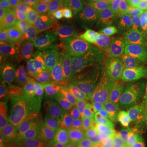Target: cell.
I'll use <instances>...</instances> for the list:
<instances>
[{
	"instance_id": "6da1fadb",
	"label": "cell",
	"mask_w": 147,
	"mask_h": 147,
	"mask_svg": "<svg viewBox=\"0 0 147 147\" xmlns=\"http://www.w3.org/2000/svg\"><path fill=\"white\" fill-rule=\"evenodd\" d=\"M115 109V92L106 90L78 97L69 106L67 112H82L88 122L92 139L101 143L113 126Z\"/></svg>"
},
{
	"instance_id": "7a4b0ae2",
	"label": "cell",
	"mask_w": 147,
	"mask_h": 147,
	"mask_svg": "<svg viewBox=\"0 0 147 147\" xmlns=\"http://www.w3.org/2000/svg\"><path fill=\"white\" fill-rule=\"evenodd\" d=\"M115 71L107 61H92L84 65L65 82L68 92L78 97L110 90Z\"/></svg>"
},
{
	"instance_id": "3957f363",
	"label": "cell",
	"mask_w": 147,
	"mask_h": 147,
	"mask_svg": "<svg viewBox=\"0 0 147 147\" xmlns=\"http://www.w3.org/2000/svg\"><path fill=\"white\" fill-rule=\"evenodd\" d=\"M115 92L116 110L120 116L127 147H142L143 111L128 94L124 85Z\"/></svg>"
},
{
	"instance_id": "277c9868",
	"label": "cell",
	"mask_w": 147,
	"mask_h": 147,
	"mask_svg": "<svg viewBox=\"0 0 147 147\" xmlns=\"http://www.w3.org/2000/svg\"><path fill=\"white\" fill-rule=\"evenodd\" d=\"M108 53L107 62L121 79L147 73V49L140 42L112 47Z\"/></svg>"
},
{
	"instance_id": "5b68a950",
	"label": "cell",
	"mask_w": 147,
	"mask_h": 147,
	"mask_svg": "<svg viewBox=\"0 0 147 147\" xmlns=\"http://www.w3.org/2000/svg\"><path fill=\"white\" fill-rule=\"evenodd\" d=\"M53 134L56 147H80L92 139L88 122L78 110L67 112L55 122Z\"/></svg>"
},
{
	"instance_id": "8992f818",
	"label": "cell",
	"mask_w": 147,
	"mask_h": 147,
	"mask_svg": "<svg viewBox=\"0 0 147 147\" xmlns=\"http://www.w3.org/2000/svg\"><path fill=\"white\" fill-rule=\"evenodd\" d=\"M108 38H110L95 29L77 30L69 45L68 51L79 67L103 57L105 53L108 54Z\"/></svg>"
},
{
	"instance_id": "52a82bcc",
	"label": "cell",
	"mask_w": 147,
	"mask_h": 147,
	"mask_svg": "<svg viewBox=\"0 0 147 147\" xmlns=\"http://www.w3.org/2000/svg\"><path fill=\"white\" fill-rule=\"evenodd\" d=\"M32 90L17 85L2 88L0 92L1 119L10 114H23L31 110L36 104V96Z\"/></svg>"
},
{
	"instance_id": "ba28073f",
	"label": "cell",
	"mask_w": 147,
	"mask_h": 147,
	"mask_svg": "<svg viewBox=\"0 0 147 147\" xmlns=\"http://www.w3.org/2000/svg\"><path fill=\"white\" fill-rule=\"evenodd\" d=\"M34 39L29 19L18 18L9 36L1 43V61L16 57L27 53L33 44Z\"/></svg>"
},
{
	"instance_id": "9c48e42d",
	"label": "cell",
	"mask_w": 147,
	"mask_h": 147,
	"mask_svg": "<svg viewBox=\"0 0 147 147\" xmlns=\"http://www.w3.org/2000/svg\"><path fill=\"white\" fill-rule=\"evenodd\" d=\"M16 85L30 89L38 90L45 82L46 69L31 53L16 57Z\"/></svg>"
},
{
	"instance_id": "30bf717a",
	"label": "cell",
	"mask_w": 147,
	"mask_h": 147,
	"mask_svg": "<svg viewBox=\"0 0 147 147\" xmlns=\"http://www.w3.org/2000/svg\"><path fill=\"white\" fill-rule=\"evenodd\" d=\"M68 90L65 84L52 82L42 90L40 104L42 117L57 121L67 113L66 99Z\"/></svg>"
},
{
	"instance_id": "8fae6325",
	"label": "cell",
	"mask_w": 147,
	"mask_h": 147,
	"mask_svg": "<svg viewBox=\"0 0 147 147\" xmlns=\"http://www.w3.org/2000/svg\"><path fill=\"white\" fill-rule=\"evenodd\" d=\"M78 68V65L68 50L58 47L53 65L46 70L45 82L52 81L65 84Z\"/></svg>"
},
{
	"instance_id": "7c38bea8",
	"label": "cell",
	"mask_w": 147,
	"mask_h": 147,
	"mask_svg": "<svg viewBox=\"0 0 147 147\" xmlns=\"http://www.w3.org/2000/svg\"><path fill=\"white\" fill-rule=\"evenodd\" d=\"M130 0H107L97 8V16L94 29L103 33L105 27L119 18L127 16Z\"/></svg>"
},
{
	"instance_id": "4fadbf2b",
	"label": "cell",
	"mask_w": 147,
	"mask_h": 147,
	"mask_svg": "<svg viewBox=\"0 0 147 147\" xmlns=\"http://www.w3.org/2000/svg\"><path fill=\"white\" fill-rule=\"evenodd\" d=\"M124 87L143 113H147V73L138 74L123 80Z\"/></svg>"
},
{
	"instance_id": "5bb4252c",
	"label": "cell",
	"mask_w": 147,
	"mask_h": 147,
	"mask_svg": "<svg viewBox=\"0 0 147 147\" xmlns=\"http://www.w3.org/2000/svg\"><path fill=\"white\" fill-rule=\"evenodd\" d=\"M32 141L26 129L20 124H12L2 135L1 147H31Z\"/></svg>"
},
{
	"instance_id": "9a60e30c",
	"label": "cell",
	"mask_w": 147,
	"mask_h": 147,
	"mask_svg": "<svg viewBox=\"0 0 147 147\" xmlns=\"http://www.w3.org/2000/svg\"><path fill=\"white\" fill-rule=\"evenodd\" d=\"M97 8L86 6L75 7L66 17L71 21L77 30L91 29L95 26L96 21Z\"/></svg>"
},
{
	"instance_id": "2e32d148",
	"label": "cell",
	"mask_w": 147,
	"mask_h": 147,
	"mask_svg": "<svg viewBox=\"0 0 147 147\" xmlns=\"http://www.w3.org/2000/svg\"><path fill=\"white\" fill-rule=\"evenodd\" d=\"M58 46L51 40H37L33 42L28 52L31 53L47 70L53 65Z\"/></svg>"
},
{
	"instance_id": "e0dca14e",
	"label": "cell",
	"mask_w": 147,
	"mask_h": 147,
	"mask_svg": "<svg viewBox=\"0 0 147 147\" xmlns=\"http://www.w3.org/2000/svg\"><path fill=\"white\" fill-rule=\"evenodd\" d=\"M54 38L53 42L58 47L68 50L69 45L73 38L77 30L71 21L64 16L57 23L53 26Z\"/></svg>"
},
{
	"instance_id": "ac0fdd59",
	"label": "cell",
	"mask_w": 147,
	"mask_h": 147,
	"mask_svg": "<svg viewBox=\"0 0 147 147\" xmlns=\"http://www.w3.org/2000/svg\"><path fill=\"white\" fill-rule=\"evenodd\" d=\"M101 147H127L120 116L115 109V117L110 131L100 143Z\"/></svg>"
},
{
	"instance_id": "d6986e66",
	"label": "cell",
	"mask_w": 147,
	"mask_h": 147,
	"mask_svg": "<svg viewBox=\"0 0 147 147\" xmlns=\"http://www.w3.org/2000/svg\"><path fill=\"white\" fill-rule=\"evenodd\" d=\"M16 60L11 57L1 61L0 65V84L1 88L16 85Z\"/></svg>"
},
{
	"instance_id": "ffe728a7",
	"label": "cell",
	"mask_w": 147,
	"mask_h": 147,
	"mask_svg": "<svg viewBox=\"0 0 147 147\" xmlns=\"http://www.w3.org/2000/svg\"><path fill=\"white\" fill-rule=\"evenodd\" d=\"M63 16L62 14L59 13L58 11L43 3L32 14L29 20L42 21L51 26H54Z\"/></svg>"
},
{
	"instance_id": "44dd1931",
	"label": "cell",
	"mask_w": 147,
	"mask_h": 147,
	"mask_svg": "<svg viewBox=\"0 0 147 147\" xmlns=\"http://www.w3.org/2000/svg\"><path fill=\"white\" fill-rule=\"evenodd\" d=\"M31 26L32 34L36 40H53L54 30L53 26L39 21L29 20Z\"/></svg>"
},
{
	"instance_id": "7402d4cb",
	"label": "cell",
	"mask_w": 147,
	"mask_h": 147,
	"mask_svg": "<svg viewBox=\"0 0 147 147\" xmlns=\"http://www.w3.org/2000/svg\"><path fill=\"white\" fill-rule=\"evenodd\" d=\"M127 34L131 38H141L146 30V24L142 19L137 16H126Z\"/></svg>"
},
{
	"instance_id": "603a6c76",
	"label": "cell",
	"mask_w": 147,
	"mask_h": 147,
	"mask_svg": "<svg viewBox=\"0 0 147 147\" xmlns=\"http://www.w3.org/2000/svg\"><path fill=\"white\" fill-rule=\"evenodd\" d=\"M104 34L115 39H120L126 35V16L119 18L105 27ZM102 34V33H101Z\"/></svg>"
},
{
	"instance_id": "cb8c5ba5",
	"label": "cell",
	"mask_w": 147,
	"mask_h": 147,
	"mask_svg": "<svg viewBox=\"0 0 147 147\" xmlns=\"http://www.w3.org/2000/svg\"><path fill=\"white\" fill-rule=\"evenodd\" d=\"M127 16H137L143 20L147 30V0H130Z\"/></svg>"
},
{
	"instance_id": "d4e9b609",
	"label": "cell",
	"mask_w": 147,
	"mask_h": 147,
	"mask_svg": "<svg viewBox=\"0 0 147 147\" xmlns=\"http://www.w3.org/2000/svg\"><path fill=\"white\" fill-rule=\"evenodd\" d=\"M49 7L66 16L76 7V0H44Z\"/></svg>"
},
{
	"instance_id": "484cf974",
	"label": "cell",
	"mask_w": 147,
	"mask_h": 147,
	"mask_svg": "<svg viewBox=\"0 0 147 147\" xmlns=\"http://www.w3.org/2000/svg\"><path fill=\"white\" fill-rule=\"evenodd\" d=\"M22 18L29 19L35 11L43 4V0H17Z\"/></svg>"
},
{
	"instance_id": "4316f807",
	"label": "cell",
	"mask_w": 147,
	"mask_h": 147,
	"mask_svg": "<svg viewBox=\"0 0 147 147\" xmlns=\"http://www.w3.org/2000/svg\"><path fill=\"white\" fill-rule=\"evenodd\" d=\"M20 17H9L1 16L0 17V42H3L9 36L11 29Z\"/></svg>"
},
{
	"instance_id": "83f0119b",
	"label": "cell",
	"mask_w": 147,
	"mask_h": 147,
	"mask_svg": "<svg viewBox=\"0 0 147 147\" xmlns=\"http://www.w3.org/2000/svg\"><path fill=\"white\" fill-rule=\"evenodd\" d=\"M31 147H56L47 130L38 131L32 140Z\"/></svg>"
},
{
	"instance_id": "f1b7e54d",
	"label": "cell",
	"mask_w": 147,
	"mask_h": 147,
	"mask_svg": "<svg viewBox=\"0 0 147 147\" xmlns=\"http://www.w3.org/2000/svg\"><path fill=\"white\" fill-rule=\"evenodd\" d=\"M0 15L1 16L21 17V8L18 3L5 2L3 4L0 6Z\"/></svg>"
},
{
	"instance_id": "f546056e",
	"label": "cell",
	"mask_w": 147,
	"mask_h": 147,
	"mask_svg": "<svg viewBox=\"0 0 147 147\" xmlns=\"http://www.w3.org/2000/svg\"><path fill=\"white\" fill-rule=\"evenodd\" d=\"M107 0H76V7L86 6V7H99Z\"/></svg>"
},
{
	"instance_id": "4dcf8cb0",
	"label": "cell",
	"mask_w": 147,
	"mask_h": 147,
	"mask_svg": "<svg viewBox=\"0 0 147 147\" xmlns=\"http://www.w3.org/2000/svg\"><path fill=\"white\" fill-rule=\"evenodd\" d=\"M147 147V113L143 115V146Z\"/></svg>"
},
{
	"instance_id": "1f68e13d",
	"label": "cell",
	"mask_w": 147,
	"mask_h": 147,
	"mask_svg": "<svg viewBox=\"0 0 147 147\" xmlns=\"http://www.w3.org/2000/svg\"><path fill=\"white\" fill-rule=\"evenodd\" d=\"M80 147H101L100 146V143L97 142L96 141H95L93 139L90 140L88 142H87L85 144H84L83 146H81Z\"/></svg>"
},
{
	"instance_id": "d6a6232c",
	"label": "cell",
	"mask_w": 147,
	"mask_h": 147,
	"mask_svg": "<svg viewBox=\"0 0 147 147\" xmlns=\"http://www.w3.org/2000/svg\"><path fill=\"white\" fill-rule=\"evenodd\" d=\"M5 2H7V0H0V4L2 5V4H3Z\"/></svg>"
},
{
	"instance_id": "836d02e7",
	"label": "cell",
	"mask_w": 147,
	"mask_h": 147,
	"mask_svg": "<svg viewBox=\"0 0 147 147\" xmlns=\"http://www.w3.org/2000/svg\"><path fill=\"white\" fill-rule=\"evenodd\" d=\"M7 2H16V0H7Z\"/></svg>"
}]
</instances>
